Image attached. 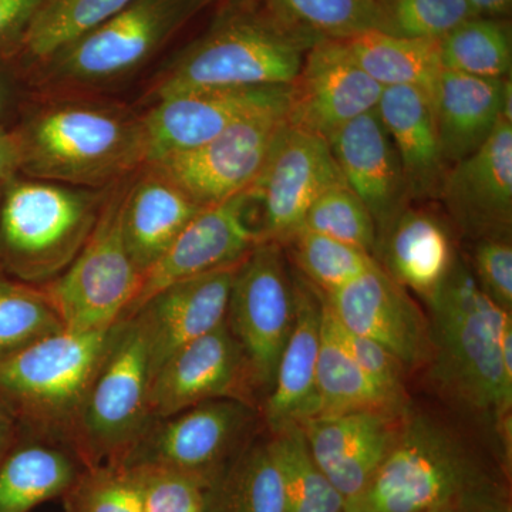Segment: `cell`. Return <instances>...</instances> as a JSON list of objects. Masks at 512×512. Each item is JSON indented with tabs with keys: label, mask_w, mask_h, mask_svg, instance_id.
I'll use <instances>...</instances> for the list:
<instances>
[{
	"label": "cell",
	"mask_w": 512,
	"mask_h": 512,
	"mask_svg": "<svg viewBox=\"0 0 512 512\" xmlns=\"http://www.w3.org/2000/svg\"><path fill=\"white\" fill-rule=\"evenodd\" d=\"M377 113L392 137L410 201L440 200L450 167L441 151L430 94L417 87H387Z\"/></svg>",
	"instance_id": "obj_24"
},
{
	"label": "cell",
	"mask_w": 512,
	"mask_h": 512,
	"mask_svg": "<svg viewBox=\"0 0 512 512\" xmlns=\"http://www.w3.org/2000/svg\"><path fill=\"white\" fill-rule=\"evenodd\" d=\"M319 40L262 8L229 6L158 79L157 99L210 87L289 86Z\"/></svg>",
	"instance_id": "obj_2"
},
{
	"label": "cell",
	"mask_w": 512,
	"mask_h": 512,
	"mask_svg": "<svg viewBox=\"0 0 512 512\" xmlns=\"http://www.w3.org/2000/svg\"><path fill=\"white\" fill-rule=\"evenodd\" d=\"M426 302L434 382L453 402L511 431L512 375L501 355V332L511 312L481 291L470 266L458 258Z\"/></svg>",
	"instance_id": "obj_1"
},
{
	"label": "cell",
	"mask_w": 512,
	"mask_h": 512,
	"mask_svg": "<svg viewBox=\"0 0 512 512\" xmlns=\"http://www.w3.org/2000/svg\"><path fill=\"white\" fill-rule=\"evenodd\" d=\"M328 144L343 180L372 214L379 238L412 201L392 137L377 107L340 128Z\"/></svg>",
	"instance_id": "obj_22"
},
{
	"label": "cell",
	"mask_w": 512,
	"mask_h": 512,
	"mask_svg": "<svg viewBox=\"0 0 512 512\" xmlns=\"http://www.w3.org/2000/svg\"><path fill=\"white\" fill-rule=\"evenodd\" d=\"M316 396L315 416L352 412H386L402 416L409 412L407 402L377 386L349 356L336 338L325 308L316 370Z\"/></svg>",
	"instance_id": "obj_30"
},
{
	"label": "cell",
	"mask_w": 512,
	"mask_h": 512,
	"mask_svg": "<svg viewBox=\"0 0 512 512\" xmlns=\"http://www.w3.org/2000/svg\"><path fill=\"white\" fill-rule=\"evenodd\" d=\"M406 414L352 412L313 416L299 424L320 470L345 498L365 490L402 426Z\"/></svg>",
	"instance_id": "obj_20"
},
{
	"label": "cell",
	"mask_w": 512,
	"mask_h": 512,
	"mask_svg": "<svg viewBox=\"0 0 512 512\" xmlns=\"http://www.w3.org/2000/svg\"><path fill=\"white\" fill-rule=\"evenodd\" d=\"M264 5L286 26L316 40L384 32L382 0H264Z\"/></svg>",
	"instance_id": "obj_33"
},
{
	"label": "cell",
	"mask_w": 512,
	"mask_h": 512,
	"mask_svg": "<svg viewBox=\"0 0 512 512\" xmlns=\"http://www.w3.org/2000/svg\"><path fill=\"white\" fill-rule=\"evenodd\" d=\"M254 421L251 404L215 399L151 421L121 464L183 471L212 485Z\"/></svg>",
	"instance_id": "obj_12"
},
{
	"label": "cell",
	"mask_w": 512,
	"mask_h": 512,
	"mask_svg": "<svg viewBox=\"0 0 512 512\" xmlns=\"http://www.w3.org/2000/svg\"><path fill=\"white\" fill-rule=\"evenodd\" d=\"M471 274L481 291L504 311L512 312L511 237L477 239Z\"/></svg>",
	"instance_id": "obj_43"
},
{
	"label": "cell",
	"mask_w": 512,
	"mask_h": 512,
	"mask_svg": "<svg viewBox=\"0 0 512 512\" xmlns=\"http://www.w3.org/2000/svg\"><path fill=\"white\" fill-rule=\"evenodd\" d=\"M497 495H500V493L493 495V497L485 498V500L458 501V503L439 505V507L430 508V510L423 512H481L484 505L487 504L488 501L493 500L494 497H497Z\"/></svg>",
	"instance_id": "obj_48"
},
{
	"label": "cell",
	"mask_w": 512,
	"mask_h": 512,
	"mask_svg": "<svg viewBox=\"0 0 512 512\" xmlns=\"http://www.w3.org/2000/svg\"><path fill=\"white\" fill-rule=\"evenodd\" d=\"M19 136L20 170L36 180L99 188L146 165L141 121L106 107H50Z\"/></svg>",
	"instance_id": "obj_4"
},
{
	"label": "cell",
	"mask_w": 512,
	"mask_h": 512,
	"mask_svg": "<svg viewBox=\"0 0 512 512\" xmlns=\"http://www.w3.org/2000/svg\"><path fill=\"white\" fill-rule=\"evenodd\" d=\"M440 200L454 224L474 241L511 237L512 121L501 117L476 153L450 167Z\"/></svg>",
	"instance_id": "obj_19"
},
{
	"label": "cell",
	"mask_w": 512,
	"mask_h": 512,
	"mask_svg": "<svg viewBox=\"0 0 512 512\" xmlns=\"http://www.w3.org/2000/svg\"><path fill=\"white\" fill-rule=\"evenodd\" d=\"M269 440L284 477L288 512H345V498L313 460L301 427L276 431Z\"/></svg>",
	"instance_id": "obj_35"
},
{
	"label": "cell",
	"mask_w": 512,
	"mask_h": 512,
	"mask_svg": "<svg viewBox=\"0 0 512 512\" xmlns=\"http://www.w3.org/2000/svg\"><path fill=\"white\" fill-rule=\"evenodd\" d=\"M345 183L329 144L286 124L264 170L247 191L261 207L259 242L284 245L302 228L313 202Z\"/></svg>",
	"instance_id": "obj_13"
},
{
	"label": "cell",
	"mask_w": 512,
	"mask_h": 512,
	"mask_svg": "<svg viewBox=\"0 0 512 512\" xmlns=\"http://www.w3.org/2000/svg\"><path fill=\"white\" fill-rule=\"evenodd\" d=\"M285 245L292 249L299 274L322 293L338 291L377 262L365 251L303 228Z\"/></svg>",
	"instance_id": "obj_37"
},
{
	"label": "cell",
	"mask_w": 512,
	"mask_h": 512,
	"mask_svg": "<svg viewBox=\"0 0 512 512\" xmlns=\"http://www.w3.org/2000/svg\"><path fill=\"white\" fill-rule=\"evenodd\" d=\"M443 69L484 77L508 79L512 67L510 23L474 16L439 39Z\"/></svg>",
	"instance_id": "obj_32"
},
{
	"label": "cell",
	"mask_w": 512,
	"mask_h": 512,
	"mask_svg": "<svg viewBox=\"0 0 512 512\" xmlns=\"http://www.w3.org/2000/svg\"><path fill=\"white\" fill-rule=\"evenodd\" d=\"M239 264L241 261L175 282L131 316L146 335L153 376L175 350L227 322L229 295Z\"/></svg>",
	"instance_id": "obj_21"
},
{
	"label": "cell",
	"mask_w": 512,
	"mask_h": 512,
	"mask_svg": "<svg viewBox=\"0 0 512 512\" xmlns=\"http://www.w3.org/2000/svg\"><path fill=\"white\" fill-rule=\"evenodd\" d=\"M249 207L251 200L244 192L198 212L164 255L141 274L136 298L123 320L175 282L242 261L259 242Z\"/></svg>",
	"instance_id": "obj_16"
},
{
	"label": "cell",
	"mask_w": 512,
	"mask_h": 512,
	"mask_svg": "<svg viewBox=\"0 0 512 512\" xmlns=\"http://www.w3.org/2000/svg\"><path fill=\"white\" fill-rule=\"evenodd\" d=\"M295 320L266 396L264 417L272 433L315 416L316 370L322 333L323 296L301 274L293 275Z\"/></svg>",
	"instance_id": "obj_23"
},
{
	"label": "cell",
	"mask_w": 512,
	"mask_h": 512,
	"mask_svg": "<svg viewBox=\"0 0 512 512\" xmlns=\"http://www.w3.org/2000/svg\"><path fill=\"white\" fill-rule=\"evenodd\" d=\"M144 174L128 185L123 204V234L128 254L140 274L173 245L198 207L185 192L156 168L144 165Z\"/></svg>",
	"instance_id": "obj_27"
},
{
	"label": "cell",
	"mask_w": 512,
	"mask_h": 512,
	"mask_svg": "<svg viewBox=\"0 0 512 512\" xmlns=\"http://www.w3.org/2000/svg\"><path fill=\"white\" fill-rule=\"evenodd\" d=\"M114 326L93 332L59 330L0 360V396L15 417L42 439L69 446Z\"/></svg>",
	"instance_id": "obj_5"
},
{
	"label": "cell",
	"mask_w": 512,
	"mask_h": 512,
	"mask_svg": "<svg viewBox=\"0 0 512 512\" xmlns=\"http://www.w3.org/2000/svg\"><path fill=\"white\" fill-rule=\"evenodd\" d=\"M133 0H45L23 36L29 55L49 60Z\"/></svg>",
	"instance_id": "obj_34"
},
{
	"label": "cell",
	"mask_w": 512,
	"mask_h": 512,
	"mask_svg": "<svg viewBox=\"0 0 512 512\" xmlns=\"http://www.w3.org/2000/svg\"><path fill=\"white\" fill-rule=\"evenodd\" d=\"M478 16L504 18L511 12L512 0H467Z\"/></svg>",
	"instance_id": "obj_46"
},
{
	"label": "cell",
	"mask_w": 512,
	"mask_h": 512,
	"mask_svg": "<svg viewBox=\"0 0 512 512\" xmlns=\"http://www.w3.org/2000/svg\"><path fill=\"white\" fill-rule=\"evenodd\" d=\"M66 494L67 512H143L140 476L121 463L87 467Z\"/></svg>",
	"instance_id": "obj_39"
},
{
	"label": "cell",
	"mask_w": 512,
	"mask_h": 512,
	"mask_svg": "<svg viewBox=\"0 0 512 512\" xmlns=\"http://www.w3.org/2000/svg\"><path fill=\"white\" fill-rule=\"evenodd\" d=\"M215 0H133L93 32L49 59L59 79L109 82L146 63Z\"/></svg>",
	"instance_id": "obj_10"
},
{
	"label": "cell",
	"mask_w": 512,
	"mask_h": 512,
	"mask_svg": "<svg viewBox=\"0 0 512 512\" xmlns=\"http://www.w3.org/2000/svg\"><path fill=\"white\" fill-rule=\"evenodd\" d=\"M153 363L146 335L134 318L120 320L94 377L69 446L87 467L121 463L153 417Z\"/></svg>",
	"instance_id": "obj_7"
},
{
	"label": "cell",
	"mask_w": 512,
	"mask_h": 512,
	"mask_svg": "<svg viewBox=\"0 0 512 512\" xmlns=\"http://www.w3.org/2000/svg\"><path fill=\"white\" fill-rule=\"evenodd\" d=\"M323 295V293H322ZM323 308L328 316L330 325L336 338L342 343L343 348L349 356L359 365L370 379L382 387L383 390L393 394L402 402H407L406 389H404L403 363L389 352L384 346L379 345L375 340L356 335L352 330L346 329L338 319L335 318L329 306L323 298Z\"/></svg>",
	"instance_id": "obj_42"
},
{
	"label": "cell",
	"mask_w": 512,
	"mask_h": 512,
	"mask_svg": "<svg viewBox=\"0 0 512 512\" xmlns=\"http://www.w3.org/2000/svg\"><path fill=\"white\" fill-rule=\"evenodd\" d=\"M80 458L57 441L26 444L0 466V512H29L66 494L80 477Z\"/></svg>",
	"instance_id": "obj_28"
},
{
	"label": "cell",
	"mask_w": 512,
	"mask_h": 512,
	"mask_svg": "<svg viewBox=\"0 0 512 512\" xmlns=\"http://www.w3.org/2000/svg\"><path fill=\"white\" fill-rule=\"evenodd\" d=\"M23 151L19 134L0 127V183L9 181L22 168Z\"/></svg>",
	"instance_id": "obj_45"
},
{
	"label": "cell",
	"mask_w": 512,
	"mask_h": 512,
	"mask_svg": "<svg viewBox=\"0 0 512 512\" xmlns=\"http://www.w3.org/2000/svg\"><path fill=\"white\" fill-rule=\"evenodd\" d=\"M302 228L370 255L376 251V222L363 201L346 183L333 185L313 202Z\"/></svg>",
	"instance_id": "obj_38"
},
{
	"label": "cell",
	"mask_w": 512,
	"mask_h": 512,
	"mask_svg": "<svg viewBox=\"0 0 512 512\" xmlns=\"http://www.w3.org/2000/svg\"><path fill=\"white\" fill-rule=\"evenodd\" d=\"M384 32L439 40L478 16L467 0H382Z\"/></svg>",
	"instance_id": "obj_40"
},
{
	"label": "cell",
	"mask_w": 512,
	"mask_h": 512,
	"mask_svg": "<svg viewBox=\"0 0 512 512\" xmlns=\"http://www.w3.org/2000/svg\"><path fill=\"white\" fill-rule=\"evenodd\" d=\"M383 90L353 62L342 40H319L288 86L286 121L329 143L340 128L375 110Z\"/></svg>",
	"instance_id": "obj_14"
},
{
	"label": "cell",
	"mask_w": 512,
	"mask_h": 512,
	"mask_svg": "<svg viewBox=\"0 0 512 512\" xmlns=\"http://www.w3.org/2000/svg\"><path fill=\"white\" fill-rule=\"evenodd\" d=\"M293 320L295 285L284 249L276 242H258L238 266L227 312L254 390L269 393L274 386Z\"/></svg>",
	"instance_id": "obj_9"
},
{
	"label": "cell",
	"mask_w": 512,
	"mask_h": 512,
	"mask_svg": "<svg viewBox=\"0 0 512 512\" xmlns=\"http://www.w3.org/2000/svg\"><path fill=\"white\" fill-rule=\"evenodd\" d=\"M45 0H0V42L25 33Z\"/></svg>",
	"instance_id": "obj_44"
},
{
	"label": "cell",
	"mask_w": 512,
	"mask_h": 512,
	"mask_svg": "<svg viewBox=\"0 0 512 512\" xmlns=\"http://www.w3.org/2000/svg\"><path fill=\"white\" fill-rule=\"evenodd\" d=\"M141 121L146 165L210 143L256 111L288 104V86L210 87L157 100Z\"/></svg>",
	"instance_id": "obj_15"
},
{
	"label": "cell",
	"mask_w": 512,
	"mask_h": 512,
	"mask_svg": "<svg viewBox=\"0 0 512 512\" xmlns=\"http://www.w3.org/2000/svg\"><path fill=\"white\" fill-rule=\"evenodd\" d=\"M498 493L456 434L426 414L407 412L379 470L345 512H423Z\"/></svg>",
	"instance_id": "obj_3"
},
{
	"label": "cell",
	"mask_w": 512,
	"mask_h": 512,
	"mask_svg": "<svg viewBox=\"0 0 512 512\" xmlns=\"http://www.w3.org/2000/svg\"><path fill=\"white\" fill-rule=\"evenodd\" d=\"M128 185H113L86 244L62 274L43 286L63 328L70 332L111 328L123 320L136 298L141 274L123 234Z\"/></svg>",
	"instance_id": "obj_8"
},
{
	"label": "cell",
	"mask_w": 512,
	"mask_h": 512,
	"mask_svg": "<svg viewBox=\"0 0 512 512\" xmlns=\"http://www.w3.org/2000/svg\"><path fill=\"white\" fill-rule=\"evenodd\" d=\"M323 298L346 329L375 340L404 367L429 360V322L379 261L338 291L323 293Z\"/></svg>",
	"instance_id": "obj_18"
},
{
	"label": "cell",
	"mask_w": 512,
	"mask_h": 512,
	"mask_svg": "<svg viewBox=\"0 0 512 512\" xmlns=\"http://www.w3.org/2000/svg\"><path fill=\"white\" fill-rule=\"evenodd\" d=\"M15 414L12 413L8 403L0 396V454L8 446L10 437L13 436V426H15Z\"/></svg>",
	"instance_id": "obj_47"
},
{
	"label": "cell",
	"mask_w": 512,
	"mask_h": 512,
	"mask_svg": "<svg viewBox=\"0 0 512 512\" xmlns=\"http://www.w3.org/2000/svg\"><path fill=\"white\" fill-rule=\"evenodd\" d=\"M208 512H288L271 440L244 448L224 468L208 490Z\"/></svg>",
	"instance_id": "obj_31"
},
{
	"label": "cell",
	"mask_w": 512,
	"mask_h": 512,
	"mask_svg": "<svg viewBox=\"0 0 512 512\" xmlns=\"http://www.w3.org/2000/svg\"><path fill=\"white\" fill-rule=\"evenodd\" d=\"M0 201V251L28 284L62 274L92 234L104 195L50 181L10 178Z\"/></svg>",
	"instance_id": "obj_6"
},
{
	"label": "cell",
	"mask_w": 512,
	"mask_h": 512,
	"mask_svg": "<svg viewBox=\"0 0 512 512\" xmlns=\"http://www.w3.org/2000/svg\"><path fill=\"white\" fill-rule=\"evenodd\" d=\"M6 103V92L5 89H3L2 84H0V111L3 110V107H5Z\"/></svg>",
	"instance_id": "obj_50"
},
{
	"label": "cell",
	"mask_w": 512,
	"mask_h": 512,
	"mask_svg": "<svg viewBox=\"0 0 512 512\" xmlns=\"http://www.w3.org/2000/svg\"><path fill=\"white\" fill-rule=\"evenodd\" d=\"M511 80L441 70L430 93L441 151L448 167L476 153L503 117Z\"/></svg>",
	"instance_id": "obj_25"
},
{
	"label": "cell",
	"mask_w": 512,
	"mask_h": 512,
	"mask_svg": "<svg viewBox=\"0 0 512 512\" xmlns=\"http://www.w3.org/2000/svg\"><path fill=\"white\" fill-rule=\"evenodd\" d=\"M286 124V104L256 111L204 146L147 165L177 185L198 207H212L254 185Z\"/></svg>",
	"instance_id": "obj_11"
},
{
	"label": "cell",
	"mask_w": 512,
	"mask_h": 512,
	"mask_svg": "<svg viewBox=\"0 0 512 512\" xmlns=\"http://www.w3.org/2000/svg\"><path fill=\"white\" fill-rule=\"evenodd\" d=\"M481 512H511V504L500 494L488 501Z\"/></svg>",
	"instance_id": "obj_49"
},
{
	"label": "cell",
	"mask_w": 512,
	"mask_h": 512,
	"mask_svg": "<svg viewBox=\"0 0 512 512\" xmlns=\"http://www.w3.org/2000/svg\"><path fill=\"white\" fill-rule=\"evenodd\" d=\"M0 201H2V190H0Z\"/></svg>",
	"instance_id": "obj_51"
},
{
	"label": "cell",
	"mask_w": 512,
	"mask_h": 512,
	"mask_svg": "<svg viewBox=\"0 0 512 512\" xmlns=\"http://www.w3.org/2000/svg\"><path fill=\"white\" fill-rule=\"evenodd\" d=\"M342 43L353 62L384 89L417 87L430 94L443 70L439 40L369 30Z\"/></svg>",
	"instance_id": "obj_29"
},
{
	"label": "cell",
	"mask_w": 512,
	"mask_h": 512,
	"mask_svg": "<svg viewBox=\"0 0 512 512\" xmlns=\"http://www.w3.org/2000/svg\"><path fill=\"white\" fill-rule=\"evenodd\" d=\"M252 392L247 362L225 322L161 363L151 380V417L164 419L215 399L251 404Z\"/></svg>",
	"instance_id": "obj_17"
},
{
	"label": "cell",
	"mask_w": 512,
	"mask_h": 512,
	"mask_svg": "<svg viewBox=\"0 0 512 512\" xmlns=\"http://www.w3.org/2000/svg\"><path fill=\"white\" fill-rule=\"evenodd\" d=\"M382 264L397 284L429 301L457 256L447 225L424 208H404L377 238Z\"/></svg>",
	"instance_id": "obj_26"
},
{
	"label": "cell",
	"mask_w": 512,
	"mask_h": 512,
	"mask_svg": "<svg viewBox=\"0 0 512 512\" xmlns=\"http://www.w3.org/2000/svg\"><path fill=\"white\" fill-rule=\"evenodd\" d=\"M63 329L43 288L0 275V360Z\"/></svg>",
	"instance_id": "obj_36"
},
{
	"label": "cell",
	"mask_w": 512,
	"mask_h": 512,
	"mask_svg": "<svg viewBox=\"0 0 512 512\" xmlns=\"http://www.w3.org/2000/svg\"><path fill=\"white\" fill-rule=\"evenodd\" d=\"M137 470L143 495V512H208L207 481L183 471L160 467Z\"/></svg>",
	"instance_id": "obj_41"
}]
</instances>
